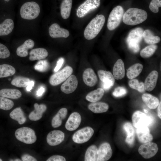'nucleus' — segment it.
<instances>
[{
    "label": "nucleus",
    "mask_w": 161,
    "mask_h": 161,
    "mask_svg": "<svg viewBox=\"0 0 161 161\" xmlns=\"http://www.w3.org/2000/svg\"><path fill=\"white\" fill-rule=\"evenodd\" d=\"M127 92V91L126 88L119 86L115 88L112 94L114 97H119L125 95Z\"/></svg>",
    "instance_id": "45"
},
{
    "label": "nucleus",
    "mask_w": 161,
    "mask_h": 161,
    "mask_svg": "<svg viewBox=\"0 0 161 161\" xmlns=\"http://www.w3.org/2000/svg\"><path fill=\"white\" fill-rule=\"evenodd\" d=\"M73 69L70 66L65 67L61 70L51 76L49 79V83L52 86H57L65 81L72 74Z\"/></svg>",
    "instance_id": "9"
},
{
    "label": "nucleus",
    "mask_w": 161,
    "mask_h": 161,
    "mask_svg": "<svg viewBox=\"0 0 161 161\" xmlns=\"http://www.w3.org/2000/svg\"><path fill=\"white\" fill-rule=\"evenodd\" d=\"M158 76V72L152 71L146 77L144 83L145 90L150 92L154 89L157 84Z\"/></svg>",
    "instance_id": "19"
},
{
    "label": "nucleus",
    "mask_w": 161,
    "mask_h": 161,
    "mask_svg": "<svg viewBox=\"0 0 161 161\" xmlns=\"http://www.w3.org/2000/svg\"><path fill=\"white\" fill-rule=\"evenodd\" d=\"M142 98L147 106L151 109H155L159 104L158 99L150 94L144 93L143 95Z\"/></svg>",
    "instance_id": "26"
},
{
    "label": "nucleus",
    "mask_w": 161,
    "mask_h": 161,
    "mask_svg": "<svg viewBox=\"0 0 161 161\" xmlns=\"http://www.w3.org/2000/svg\"><path fill=\"white\" fill-rule=\"evenodd\" d=\"M67 113V110L66 108L60 109L52 120L51 124L52 127L57 128L60 126L62 120L65 118Z\"/></svg>",
    "instance_id": "25"
},
{
    "label": "nucleus",
    "mask_w": 161,
    "mask_h": 161,
    "mask_svg": "<svg viewBox=\"0 0 161 161\" xmlns=\"http://www.w3.org/2000/svg\"><path fill=\"white\" fill-rule=\"evenodd\" d=\"M132 120L133 126L137 129L144 127H148L151 126L153 122L151 117L138 111L133 113Z\"/></svg>",
    "instance_id": "7"
},
{
    "label": "nucleus",
    "mask_w": 161,
    "mask_h": 161,
    "mask_svg": "<svg viewBox=\"0 0 161 161\" xmlns=\"http://www.w3.org/2000/svg\"><path fill=\"white\" fill-rule=\"evenodd\" d=\"M83 79L84 83L89 87H93L97 84V78L94 70L91 68H88L83 72Z\"/></svg>",
    "instance_id": "18"
},
{
    "label": "nucleus",
    "mask_w": 161,
    "mask_h": 161,
    "mask_svg": "<svg viewBox=\"0 0 161 161\" xmlns=\"http://www.w3.org/2000/svg\"><path fill=\"white\" fill-rule=\"evenodd\" d=\"M40 7L38 4L34 1H29L24 4L20 9L21 17L24 19L32 20L39 14Z\"/></svg>",
    "instance_id": "4"
},
{
    "label": "nucleus",
    "mask_w": 161,
    "mask_h": 161,
    "mask_svg": "<svg viewBox=\"0 0 161 161\" xmlns=\"http://www.w3.org/2000/svg\"><path fill=\"white\" fill-rule=\"evenodd\" d=\"M2 161V160L0 158V161Z\"/></svg>",
    "instance_id": "53"
},
{
    "label": "nucleus",
    "mask_w": 161,
    "mask_h": 161,
    "mask_svg": "<svg viewBox=\"0 0 161 161\" xmlns=\"http://www.w3.org/2000/svg\"><path fill=\"white\" fill-rule=\"evenodd\" d=\"M97 146L94 145H92L89 147L85 153L84 161H97Z\"/></svg>",
    "instance_id": "37"
},
{
    "label": "nucleus",
    "mask_w": 161,
    "mask_h": 161,
    "mask_svg": "<svg viewBox=\"0 0 161 161\" xmlns=\"http://www.w3.org/2000/svg\"><path fill=\"white\" fill-rule=\"evenodd\" d=\"M47 161H65L66 159L64 157L59 155H55L48 158Z\"/></svg>",
    "instance_id": "46"
},
{
    "label": "nucleus",
    "mask_w": 161,
    "mask_h": 161,
    "mask_svg": "<svg viewBox=\"0 0 161 161\" xmlns=\"http://www.w3.org/2000/svg\"><path fill=\"white\" fill-rule=\"evenodd\" d=\"M78 85V81L76 77L74 75H71L62 84L61 89L64 93L69 94L74 92Z\"/></svg>",
    "instance_id": "14"
},
{
    "label": "nucleus",
    "mask_w": 161,
    "mask_h": 161,
    "mask_svg": "<svg viewBox=\"0 0 161 161\" xmlns=\"http://www.w3.org/2000/svg\"><path fill=\"white\" fill-rule=\"evenodd\" d=\"M64 134L60 130H55L50 131L47 137V141L51 146H55L61 143L64 140Z\"/></svg>",
    "instance_id": "15"
},
{
    "label": "nucleus",
    "mask_w": 161,
    "mask_h": 161,
    "mask_svg": "<svg viewBox=\"0 0 161 161\" xmlns=\"http://www.w3.org/2000/svg\"><path fill=\"white\" fill-rule=\"evenodd\" d=\"M104 93V91L103 89L98 88L89 92L86 96V98L92 103L97 102L103 97Z\"/></svg>",
    "instance_id": "31"
},
{
    "label": "nucleus",
    "mask_w": 161,
    "mask_h": 161,
    "mask_svg": "<svg viewBox=\"0 0 161 161\" xmlns=\"http://www.w3.org/2000/svg\"><path fill=\"white\" fill-rule=\"evenodd\" d=\"M14 27L13 21L10 18L5 19L0 24V36L9 34L13 31Z\"/></svg>",
    "instance_id": "27"
},
{
    "label": "nucleus",
    "mask_w": 161,
    "mask_h": 161,
    "mask_svg": "<svg viewBox=\"0 0 161 161\" xmlns=\"http://www.w3.org/2000/svg\"><path fill=\"white\" fill-rule=\"evenodd\" d=\"M49 67V64L46 60H40L38 61L34 66L36 70L41 72L47 71Z\"/></svg>",
    "instance_id": "42"
},
{
    "label": "nucleus",
    "mask_w": 161,
    "mask_h": 161,
    "mask_svg": "<svg viewBox=\"0 0 161 161\" xmlns=\"http://www.w3.org/2000/svg\"><path fill=\"white\" fill-rule=\"evenodd\" d=\"M143 68V65L140 63H137L129 67L127 71V78L130 79L137 77L141 72Z\"/></svg>",
    "instance_id": "32"
},
{
    "label": "nucleus",
    "mask_w": 161,
    "mask_h": 161,
    "mask_svg": "<svg viewBox=\"0 0 161 161\" xmlns=\"http://www.w3.org/2000/svg\"><path fill=\"white\" fill-rule=\"evenodd\" d=\"M113 73L114 78L117 80L121 79L125 76L124 65L121 59H118L114 64Z\"/></svg>",
    "instance_id": "22"
},
{
    "label": "nucleus",
    "mask_w": 161,
    "mask_h": 161,
    "mask_svg": "<svg viewBox=\"0 0 161 161\" xmlns=\"http://www.w3.org/2000/svg\"><path fill=\"white\" fill-rule=\"evenodd\" d=\"M15 135L17 140L26 144H32L37 140L35 131L28 127H24L17 129L15 131Z\"/></svg>",
    "instance_id": "5"
},
{
    "label": "nucleus",
    "mask_w": 161,
    "mask_h": 161,
    "mask_svg": "<svg viewBox=\"0 0 161 161\" xmlns=\"http://www.w3.org/2000/svg\"><path fill=\"white\" fill-rule=\"evenodd\" d=\"M47 51L44 48H39L32 49L30 52L29 59L31 61L45 58L48 55Z\"/></svg>",
    "instance_id": "24"
},
{
    "label": "nucleus",
    "mask_w": 161,
    "mask_h": 161,
    "mask_svg": "<svg viewBox=\"0 0 161 161\" xmlns=\"http://www.w3.org/2000/svg\"><path fill=\"white\" fill-rule=\"evenodd\" d=\"M88 108L94 113H100L106 112L109 109V106L105 103L95 102L89 104Z\"/></svg>",
    "instance_id": "28"
},
{
    "label": "nucleus",
    "mask_w": 161,
    "mask_h": 161,
    "mask_svg": "<svg viewBox=\"0 0 161 161\" xmlns=\"http://www.w3.org/2000/svg\"><path fill=\"white\" fill-rule=\"evenodd\" d=\"M34 82L33 80L30 81L26 87V89L28 91H30L34 86Z\"/></svg>",
    "instance_id": "50"
},
{
    "label": "nucleus",
    "mask_w": 161,
    "mask_h": 161,
    "mask_svg": "<svg viewBox=\"0 0 161 161\" xmlns=\"http://www.w3.org/2000/svg\"><path fill=\"white\" fill-rule=\"evenodd\" d=\"M10 52L7 47L0 43V58L5 59L8 57Z\"/></svg>",
    "instance_id": "44"
},
{
    "label": "nucleus",
    "mask_w": 161,
    "mask_h": 161,
    "mask_svg": "<svg viewBox=\"0 0 161 161\" xmlns=\"http://www.w3.org/2000/svg\"><path fill=\"white\" fill-rule=\"evenodd\" d=\"M105 21L103 15L97 16L93 18L86 27L84 32L85 38L88 40L95 37L103 28Z\"/></svg>",
    "instance_id": "2"
},
{
    "label": "nucleus",
    "mask_w": 161,
    "mask_h": 161,
    "mask_svg": "<svg viewBox=\"0 0 161 161\" xmlns=\"http://www.w3.org/2000/svg\"><path fill=\"white\" fill-rule=\"evenodd\" d=\"M143 37L145 42L150 44H155L159 43L160 41V37L154 36L152 32L149 30H146L143 31Z\"/></svg>",
    "instance_id": "35"
},
{
    "label": "nucleus",
    "mask_w": 161,
    "mask_h": 161,
    "mask_svg": "<svg viewBox=\"0 0 161 161\" xmlns=\"http://www.w3.org/2000/svg\"><path fill=\"white\" fill-rule=\"evenodd\" d=\"M64 62V59L62 58H61L58 59L57 61L56 66L54 69L55 72H58L62 67Z\"/></svg>",
    "instance_id": "47"
},
{
    "label": "nucleus",
    "mask_w": 161,
    "mask_h": 161,
    "mask_svg": "<svg viewBox=\"0 0 161 161\" xmlns=\"http://www.w3.org/2000/svg\"><path fill=\"white\" fill-rule=\"evenodd\" d=\"M50 36L53 38H67L69 35V31L66 29L61 27L57 23L52 24L49 29Z\"/></svg>",
    "instance_id": "16"
},
{
    "label": "nucleus",
    "mask_w": 161,
    "mask_h": 161,
    "mask_svg": "<svg viewBox=\"0 0 161 161\" xmlns=\"http://www.w3.org/2000/svg\"><path fill=\"white\" fill-rule=\"evenodd\" d=\"M10 117L17 121L19 124H22L26 121V118L24 112L21 108L17 107L13 110L10 113Z\"/></svg>",
    "instance_id": "34"
},
{
    "label": "nucleus",
    "mask_w": 161,
    "mask_h": 161,
    "mask_svg": "<svg viewBox=\"0 0 161 161\" xmlns=\"http://www.w3.org/2000/svg\"><path fill=\"white\" fill-rule=\"evenodd\" d=\"M30 81V79L28 78L18 76L14 78L11 83L12 85L17 87H25L27 86Z\"/></svg>",
    "instance_id": "38"
},
{
    "label": "nucleus",
    "mask_w": 161,
    "mask_h": 161,
    "mask_svg": "<svg viewBox=\"0 0 161 161\" xmlns=\"http://www.w3.org/2000/svg\"><path fill=\"white\" fill-rule=\"evenodd\" d=\"M81 120V116L78 113L73 112L70 115L66 122L65 128L69 131L75 130L79 126Z\"/></svg>",
    "instance_id": "17"
},
{
    "label": "nucleus",
    "mask_w": 161,
    "mask_h": 161,
    "mask_svg": "<svg viewBox=\"0 0 161 161\" xmlns=\"http://www.w3.org/2000/svg\"><path fill=\"white\" fill-rule=\"evenodd\" d=\"M124 10L120 6L114 7L109 15L107 23V27L110 30L116 28L119 25L123 18Z\"/></svg>",
    "instance_id": "6"
},
{
    "label": "nucleus",
    "mask_w": 161,
    "mask_h": 161,
    "mask_svg": "<svg viewBox=\"0 0 161 161\" xmlns=\"http://www.w3.org/2000/svg\"><path fill=\"white\" fill-rule=\"evenodd\" d=\"M45 88L43 86H41L36 92V95L38 97L41 96L45 91Z\"/></svg>",
    "instance_id": "49"
},
{
    "label": "nucleus",
    "mask_w": 161,
    "mask_h": 161,
    "mask_svg": "<svg viewBox=\"0 0 161 161\" xmlns=\"http://www.w3.org/2000/svg\"><path fill=\"white\" fill-rule=\"evenodd\" d=\"M35 43L31 39L26 40L21 45L18 47L16 49V54L21 57H25L28 55V50L32 48L34 46Z\"/></svg>",
    "instance_id": "23"
},
{
    "label": "nucleus",
    "mask_w": 161,
    "mask_h": 161,
    "mask_svg": "<svg viewBox=\"0 0 161 161\" xmlns=\"http://www.w3.org/2000/svg\"><path fill=\"white\" fill-rule=\"evenodd\" d=\"M22 95L18 90L13 89H4L0 90V96L13 99H17Z\"/></svg>",
    "instance_id": "29"
},
{
    "label": "nucleus",
    "mask_w": 161,
    "mask_h": 161,
    "mask_svg": "<svg viewBox=\"0 0 161 161\" xmlns=\"http://www.w3.org/2000/svg\"><path fill=\"white\" fill-rule=\"evenodd\" d=\"M14 105L13 102L6 97L0 96V109L8 110L11 109Z\"/></svg>",
    "instance_id": "40"
},
{
    "label": "nucleus",
    "mask_w": 161,
    "mask_h": 161,
    "mask_svg": "<svg viewBox=\"0 0 161 161\" xmlns=\"http://www.w3.org/2000/svg\"><path fill=\"white\" fill-rule=\"evenodd\" d=\"M144 30L140 27L133 29L129 33L126 39L129 49L133 52L136 53L140 49L139 44L143 38Z\"/></svg>",
    "instance_id": "3"
},
{
    "label": "nucleus",
    "mask_w": 161,
    "mask_h": 161,
    "mask_svg": "<svg viewBox=\"0 0 161 161\" xmlns=\"http://www.w3.org/2000/svg\"><path fill=\"white\" fill-rule=\"evenodd\" d=\"M34 110L32 111L29 115V119L32 121H36L40 119L43 113L47 110L46 106L44 104H34Z\"/></svg>",
    "instance_id": "21"
},
{
    "label": "nucleus",
    "mask_w": 161,
    "mask_h": 161,
    "mask_svg": "<svg viewBox=\"0 0 161 161\" xmlns=\"http://www.w3.org/2000/svg\"><path fill=\"white\" fill-rule=\"evenodd\" d=\"M136 133L139 141L142 143H145L150 142L153 139V137L150 133L148 127L137 128Z\"/></svg>",
    "instance_id": "20"
},
{
    "label": "nucleus",
    "mask_w": 161,
    "mask_h": 161,
    "mask_svg": "<svg viewBox=\"0 0 161 161\" xmlns=\"http://www.w3.org/2000/svg\"><path fill=\"white\" fill-rule=\"evenodd\" d=\"M100 80L103 82L102 86L106 90L110 89L114 84L115 78L109 71L100 70L97 72Z\"/></svg>",
    "instance_id": "12"
},
{
    "label": "nucleus",
    "mask_w": 161,
    "mask_h": 161,
    "mask_svg": "<svg viewBox=\"0 0 161 161\" xmlns=\"http://www.w3.org/2000/svg\"><path fill=\"white\" fill-rule=\"evenodd\" d=\"M23 161H36L37 160L34 157L28 154L23 155L21 157Z\"/></svg>",
    "instance_id": "48"
},
{
    "label": "nucleus",
    "mask_w": 161,
    "mask_h": 161,
    "mask_svg": "<svg viewBox=\"0 0 161 161\" xmlns=\"http://www.w3.org/2000/svg\"><path fill=\"white\" fill-rule=\"evenodd\" d=\"M147 14L144 10L131 8L128 9L123 17V21L125 24L135 25L143 22L147 18Z\"/></svg>",
    "instance_id": "1"
},
{
    "label": "nucleus",
    "mask_w": 161,
    "mask_h": 161,
    "mask_svg": "<svg viewBox=\"0 0 161 161\" xmlns=\"http://www.w3.org/2000/svg\"><path fill=\"white\" fill-rule=\"evenodd\" d=\"M124 130L127 134L126 142L129 145H133L134 140V130L132 124L130 122L125 123L123 126Z\"/></svg>",
    "instance_id": "30"
},
{
    "label": "nucleus",
    "mask_w": 161,
    "mask_h": 161,
    "mask_svg": "<svg viewBox=\"0 0 161 161\" xmlns=\"http://www.w3.org/2000/svg\"><path fill=\"white\" fill-rule=\"evenodd\" d=\"M161 102L159 103V104L158 106V107L157 109V115L160 118V119L161 118Z\"/></svg>",
    "instance_id": "51"
},
{
    "label": "nucleus",
    "mask_w": 161,
    "mask_h": 161,
    "mask_svg": "<svg viewBox=\"0 0 161 161\" xmlns=\"http://www.w3.org/2000/svg\"><path fill=\"white\" fill-rule=\"evenodd\" d=\"M100 3V0H86L78 7L77 16L80 18L84 17L89 12L98 8Z\"/></svg>",
    "instance_id": "8"
},
{
    "label": "nucleus",
    "mask_w": 161,
    "mask_h": 161,
    "mask_svg": "<svg viewBox=\"0 0 161 161\" xmlns=\"http://www.w3.org/2000/svg\"><path fill=\"white\" fill-rule=\"evenodd\" d=\"M4 0L7 2H8L10 0Z\"/></svg>",
    "instance_id": "52"
},
{
    "label": "nucleus",
    "mask_w": 161,
    "mask_h": 161,
    "mask_svg": "<svg viewBox=\"0 0 161 161\" xmlns=\"http://www.w3.org/2000/svg\"><path fill=\"white\" fill-rule=\"evenodd\" d=\"M94 133L92 128L89 126L86 127L76 131L73 135L72 139L76 143H84L90 140Z\"/></svg>",
    "instance_id": "10"
},
{
    "label": "nucleus",
    "mask_w": 161,
    "mask_h": 161,
    "mask_svg": "<svg viewBox=\"0 0 161 161\" xmlns=\"http://www.w3.org/2000/svg\"><path fill=\"white\" fill-rule=\"evenodd\" d=\"M158 150L157 145L150 142L141 145L138 148V151L143 158L149 159L155 156Z\"/></svg>",
    "instance_id": "11"
},
{
    "label": "nucleus",
    "mask_w": 161,
    "mask_h": 161,
    "mask_svg": "<svg viewBox=\"0 0 161 161\" xmlns=\"http://www.w3.org/2000/svg\"><path fill=\"white\" fill-rule=\"evenodd\" d=\"M112 151L110 145L106 142L102 143L97 151V161H106L111 157Z\"/></svg>",
    "instance_id": "13"
},
{
    "label": "nucleus",
    "mask_w": 161,
    "mask_h": 161,
    "mask_svg": "<svg viewBox=\"0 0 161 161\" xmlns=\"http://www.w3.org/2000/svg\"><path fill=\"white\" fill-rule=\"evenodd\" d=\"M15 72V69L12 66L7 64L0 65V78L11 76Z\"/></svg>",
    "instance_id": "36"
},
{
    "label": "nucleus",
    "mask_w": 161,
    "mask_h": 161,
    "mask_svg": "<svg viewBox=\"0 0 161 161\" xmlns=\"http://www.w3.org/2000/svg\"><path fill=\"white\" fill-rule=\"evenodd\" d=\"M72 0H64L61 4V13L62 18L66 19L69 17L72 5Z\"/></svg>",
    "instance_id": "33"
},
{
    "label": "nucleus",
    "mask_w": 161,
    "mask_h": 161,
    "mask_svg": "<svg viewBox=\"0 0 161 161\" xmlns=\"http://www.w3.org/2000/svg\"><path fill=\"white\" fill-rule=\"evenodd\" d=\"M157 48V46L154 44L148 45L141 50L140 55L143 58L149 57L154 54Z\"/></svg>",
    "instance_id": "39"
},
{
    "label": "nucleus",
    "mask_w": 161,
    "mask_h": 161,
    "mask_svg": "<svg viewBox=\"0 0 161 161\" xmlns=\"http://www.w3.org/2000/svg\"><path fill=\"white\" fill-rule=\"evenodd\" d=\"M129 85L131 88L140 92H143L145 91L144 83L142 82H139L137 79H131L129 82Z\"/></svg>",
    "instance_id": "41"
},
{
    "label": "nucleus",
    "mask_w": 161,
    "mask_h": 161,
    "mask_svg": "<svg viewBox=\"0 0 161 161\" xmlns=\"http://www.w3.org/2000/svg\"><path fill=\"white\" fill-rule=\"evenodd\" d=\"M161 7V0H151L149 8L153 12L156 13L159 11V8Z\"/></svg>",
    "instance_id": "43"
}]
</instances>
